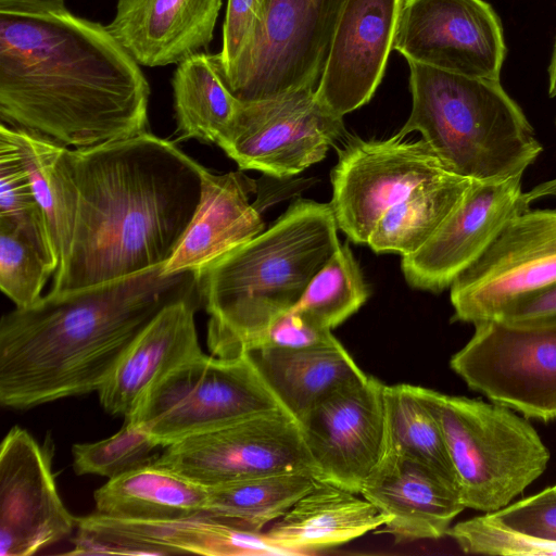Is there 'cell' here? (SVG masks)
I'll list each match as a JSON object with an SVG mask.
<instances>
[{
	"instance_id": "obj_23",
	"label": "cell",
	"mask_w": 556,
	"mask_h": 556,
	"mask_svg": "<svg viewBox=\"0 0 556 556\" xmlns=\"http://www.w3.org/2000/svg\"><path fill=\"white\" fill-rule=\"evenodd\" d=\"M257 182L241 170L216 175L205 167L199 205L164 274L199 271L265 230L251 194Z\"/></svg>"
},
{
	"instance_id": "obj_30",
	"label": "cell",
	"mask_w": 556,
	"mask_h": 556,
	"mask_svg": "<svg viewBox=\"0 0 556 556\" xmlns=\"http://www.w3.org/2000/svg\"><path fill=\"white\" fill-rule=\"evenodd\" d=\"M473 179L446 172L417 186L375 226L367 244L376 253L418 251L459 203Z\"/></svg>"
},
{
	"instance_id": "obj_27",
	"label": "cell",
	"mask_w": 556,
	"mask_h": 556,
	"mask_svg": "<svg viewBox=\"0 0 556 556\" xmlns=\"http://www.w3.org/2000/svg\"><path fill=\"white\" fill-rule=\"evenodd\" d=\"M93 497L97 513L104 516L172 520L205 514L208 490L152 463L109 479Z\"/></svg>"
},
{
	"instance_id": "obj_13",
	"label": "cell",
	"mask_w": 556,
	"mask_h": 556,
	"mask_svg": "<svg viewBox=\"0 0 556 556\" xmlns=\"http://www.w3.org/2000/svg\"><path fill=\"white\" fill-rule=\"evenodd\" d=\"M343 117L323 104L314 89L245 102L217 142L240 169L282 179L320 162L344 134Z\"/></svg>"
},
{
	"instance_id": "obj_35",
	"label": "cell",
	"mask_w": 556,
	"mask_h": 556,
	"mask_svg": "<svg viewBox=\"0 0 556 556\" xmlns=\"http://www.w3.org/2000/svg\"><path fill=\"white\" fill-rule=\"evenodd\" d=\"M163 446L140 425L125 419L113 435L91 443L72 446L76 475L116 478L156 460Z\"/></svg>"
},
{
	"instance_id": "obj_8",
	"label": "cell",
	"mask_w": 556,
	"mask_h": 556,
	"mask_svg": "<svg viewBox=\"0 0 556 556\" xmlns=\"http://www.w3.org/2000/svg\"><path fill=\"white\" fill-rule=\"evenodd\" d=\"M345 0H268L250 47L225 74L243 102L316 90Z\"/></svg>"
},
{
	"instance_id": "obj_43",
	"label": "cell",
	"mask_w": 556,
	"mask_h": 556,
	"mask_svg": "<svg viewBox=\"0 0 556 556\" xmlns=\"http://www.w3.org/2000/svg\"><path fill=\"white\" fill-rule=\"evenodd\" d=\"M555 124H556V119H555Z\"/></svg>"
},
{
	"instance_id": "obj_34",
	"label": "cell",
	"mask_w": 556,
	"mask_h": 556,
	"mask_svg": "<svg viewBox=\"0 0 556 556\" xmlns=\"http://www.w3.org/2000/svg\"><path fill=\"white\" fill-rule=\"evenodd\" d=\"M0 224L23 233L59 267L43 214L34 194L28 174L10 138L0 131Z\"/></svg>"
},
{
	"instance_id": "obj_26",
	"label": "cell",
	"mask_w": 556,
	"mask_h": 556,
	"mask_svg": "<svg viewBox=\"0 0 556 556\" xmlns=\"http://www.w3.org/2000/svg\"><path fill=\"white\" fill-rule=\"evenodd\" d=\"M446 535L467 554L556 555V484L496 511L458 522Z\"/></svg>"
},
{
	"instance_id": "obj_40",
	"label": "cell",
	"mask_w": 556,
	"mask_h": 556,
	"mask_svg": "<svg viewBox=\"0 0 556 556\" xmlns=\"http://www.w3.org/2000/svg\"><path fill=\"white\" fill-rule=\"evenodd\" d=\"M66 12L64 0H0L2 14L42 16Z\"/></svg>"
},
{
	"instance_id": "obj_20",
	"label": "cell",
	"mask_w": 556,
	"mask_h": 556,
	"mask_svg": "<svg viewBox=\"0 0 556 556\" xmlns=\"http://www.w3.org/2000/svg\"><path fill=\"white\" fill-rule=\"evenodd\" d=\"M359 495L387 517L383 532L396 542L437 540L465 509L455 486L427 465L384 452Z\"/></svg>"
},
{
	"instance_id": "obj_32",
	"label": "cell",
	"mask_w": 556,
	"mask_h": 556,
	"mask_svg": "<svg viewBox=\"0 0 556 556\" xmlns=\"http://www.w3.org/2000/svg\"><path fill=\"white\" fill-rule=\"evenodd\" d=\"M384 452L416 459L452 483L454 471L440 427L416 386L384 387Z\"/></svg>"
},
{
	"instance_id": "obj_33",
	"label": "cell",
	"mask_w": 556,
	"mask_h": 556,
	"mask_svg": "<svg viewBox=\"0 0 556 556\" xmlns=\"http://www.w3.org/2000/svg\"><path fill=\"white\" fill-rule=\"evenodd\" d=\"M369 291L349 242L340 244L291 309L311 324L332 329L357 312Z\"/></svg>"
},
{
	"instance_id": "obj_10",
	"label": "cell",
	"mask_w": 556,
	"mask_h": 556,
	"mask_svg": "<svg viewBox=\"0 0 556 556\" xmlns=\"http://www.w3.org/2000/svg\"><path fill=\"white\" fill-rule=\"evenodd\" d=\"M154 463L204 486L298 471L317 480L300 424L282 407L181 439Z\"/></svg>"
},
{
	"instance_id": "obj_31",
	"label": "cell",
	"mask_w": 556,
	"mask_h": 556,
	"mask_svg": "<svg viewBox=\"0 0 556 556\" xmlns=\"http://www.w3.org/2000/svg\"><path fill=\"white\" fill-rule=\"evenodd\" d=\"M317 482L308 472L262 476L207 486L205 514L238 529L262 532Z\"/></svg>"
},
{
	"instance_id": "obj_24",
	"label": "cell",
	"mask_w": 556,
	"mask_h": 556,
	"mask_svg": "<svg viewBox=\"0 0 556 556\" xmlns=\"http://www.w3.org/2000/svg\"><path fill=\"white\" fill-rule=\"evenodd\" d=\"M359 494L318 481L266 532L296 556L314 555L383 526L387 517Z\"/></svg>"
},
{
	"instance_id": "obj_41",
	"label": "cell",
	"mask_w": 556,
	"mask_h": 556,
	"mask_svg": "<svg viewBox=\"0 0 556 556\" xmlns=\"http://www.w3.org/2000/svg\"><path fill=\"white\" fill-rule=\"evenodd\" d=\"M529 195L532 200L546 197H556V178L544 181L530 190Z\"/></svg>"
},
{
	"instance_id": "obj_1",
	"label": "cell",
	"mask_w": 556,
	"mask_h": 556,
	"mask_svg": "<svg viewBox=\"0 0 556 556\" xmlns=\"http://www.w3.org/2000/svg\"><path fill=\"white\" fill-rule=\"evenodd\" d=\"M149 83L105 26L0 13L2 124L86 149L147 131Z\"/></svg>"
},
{
	"instance_id": "obj_21",
	"label": "cell",
	"mask_w": 556,
	"mask_h": 556,
	"mask_svg": "<svg viewBox=\"0 0 556 556\" xmlns=\"http://www.w3.org/2000/svg\"><path fill=\"white\" fill-rule=\"evenodd\" d=\"M201 306L199 294L167 305L153 318L98 391L105 412L125 419L162 378L203 353L194 323Z\"/></svg>"
},
{
	"instance_id": "obj_15",
	"label": "cell",
	"mask_w": 556,
	"mask_h": 556,
	"mask_svg": "<svg viewBox=\"0 0 556 556\" xmlns=\"http://www.w3.org/2000/svg\"><path fill=\"white\" fill-rule=\"evenodd\" d=\"M384 387L367 375L323 399L299 421L318 481L359 494L384 454Z\"/></svg>"
},
{
	"instance_id": "obj_2",
	"label": "cell",
	"mask_w": 556,
	"mask_h": 556,
	"mask_svg": "<svg viewBox=\"0 0 556 556\" xmlns=\"http://www.w3.org/2000/svg\"><path fill=\"white\" fill-rule=\"evenodd\" d=\"M68 153L78 207L71 248L50 292L165 265L197 211L204 167L148 131Z\"/></svg>"
},
{
	"instance_id": "obj_19",
	"label": "cell",
	"mask_w": 556,
	"mask_h": 556,
	"mask_svg": "<svg viewBox=\"0 0 556 556\" xmlns=\"http://www.w3.org/2000/svg\"><path fill=\"white\" fill-rule=\"evenodd\" d=\"M405 0H345L315 90L320 104L343 117L370 101L393 50Z\"/></svg>"
},
{
	"instance_id": "obj_17",
	"label": "cell",
	"mask_w": 556,
	"mask_h": 556,
	"mask_svg": "<svg viewBox=\"0 0 556 556\" xmlns=\"http://www.w3.org/2000/svg\"><path fill=\"white\" fill-rule=\"evenodd\" d=\"M76 517L64 506L47 451L13 427L0 446V556H29L70 535Z\"/></svg>"
},
{
	"instance_id": "obj_3",
	"label": "cell",
	"mask_w": 556,
	"mask_h": 556,
	"mask_svg": "<svg viewBox=\"0 0 556 556\" xmlns=\"http://www.w3.org/2000/svg\"><path fill=\"white\" fill-rule=\"evenodd\" d=\"M157 266L60 293L49 292L0 321V402L27 409L99 391L167 305L199 295L197 273Z\"/></svg>"
},
{
	"instance_id": "obj_7",
	"label": "cell",
	"mask_w": 556,
	"mask_h": 556,
	"mask_svg": "<svg viewBox=\"0 0 556 556\" xmlns=\"http://www.w3.org/2000/svg\"><path fill=\"white\" fill-rule=\"evenodd\" d=\"M279 407L248 354L202 353L162 378L125 419L165 447Z\"/></svg>"
},
{
	"instance_id": "obj_16",
	"label": "cell",
	"mask_w": 556,
	"mask_h": 556,
	"mask_svg": "<svg viewBox=\"0 0 556 556\" xmlns=\"http://www.w3.org/2000/svg\"><path fill=\"white\" fill-rule=\"evenodd\" d=\"M67 555L296 556L267 533L238 529L206 514L135 520L98 513L76 518Z\"/></svg>"
},
{
	"instance_id": "obj_28",
	"label": "cell",
	"mask_w": 556,
	"mask_h": 556,
	"mask_svg": "<svg viewBox=\"0 0 556 556\" xmlns=\"http://www.w3.org/2000/svg\"><path fill=\"white\" fill-rule=\"evenodd\" d=\"M14 143L43 214L59 266L66 258L74 233L78 187L66 148L40 134L1 124Z\"/></svg>"
},
{
	"instance_id": "obj_42",
	"label": "cell",
	"mask_w": 556,
	"mask_h": 556,
	"mask_svg": "<svg viewBox=\"0 0 556 556\" xmlns=\"http://www.w3.org/2000/svg\"><path fill=\"white\" fill-rule=\"evenodd\" d=\"M548 96L556 97V39L548 66Z\"/></svg>"
},
{
	"instance_id": "obj_38",
	"label": "cell",
	"mask_w": 556,
	"mask_h": 556,
	"mask_svg": "<svg viewBox=\"0 0 556 556\" xmlns=\"http://www.w3.org/2000/svg\"><path fill=\"white\" fill-rule=\"evenodd\" d=\"M336 341L330 329L317 327L290 311L273 324L258 348L305 349Z\"/></svg>"
},
{
	"instance_id": "obj_36",
	"label": "cell",
	"mask_w": 556,
	"mask_h": 556,
	"mask_svg": "<svg viewBox=\"0 0 556 556\" xmlns=\"http://www.w3.org/2000/svg\"><path fill=\"white\" fill-rule=\"evenodd\" d=\"M54 273L55 268L31 241L14 228L0 224V288L16 307L37 302Z\"/></svg>"
},
{
	"instance_id": "obj_25",
	"label": "cell",
	"mask_w": 556,
	"mask_h": 556,
	"mask_svg": "<svg viewBox=\"0 0 556 556\" xmlns=\"http://www.w3.org/2000/svg\"><path fill=\"white\" fill-rule=\"evenodd\" d=\"M245 354L298 422L323 399L367 376L338 340L305 349L262 346Z\"/></svg>"
},
{
	"instance_id": "obj_11",
	"label": "cell",
	"mask_w": 556,
	"mask_h": 556,
	"mask_svg": "<svg viewBox=\"0 0 556 556\" xmlns=\"http://www.w3.org/2000/svg\"><path fill=\"white\" fill-rule=\"evenodd\" d=\"M556 282V210L511 218L451 285L453 321L502 319L519 301Z\"/></svg>"
},
{
	"instance_id": "obj_18",
	"label": "cell",
	"mask_w": 556,
	"mask_h": 556,
	"mask_svg": "<svg viewBox=\"0 0 556 556\" xmlns=\"http://www.w3.org/2000/svg\"><path fill=\"white\" fill-rule=\"evenodd\" d=\"M522 175L504 180H473L431 238L403 256L402 271L416 289L441 292L476 262L505 225L527 211Z\"/></svg>"
},
{
	"instance_id": "obj_5",
	"label": "cell",
	"mask_w": 556,
	"mask_h": 556,
	"mask_svg": "<svg viewBox=\"0 0 556 556\" xmlns=\"http://www.w3.org/2000/svg\"><path fill=\"white\" fill-rule=\"evenodd\" d=\"M412 110L396 134L418 131L445 167L480 181L523 175L543 147L500 79L408 61Z\"/></svg>"
},
{
	"instance_id": "obj_12",
	"label": "cell",
	"mask_w": 556,
	"mask_h": 556,
	"mask_svg": "<svg viewBox=\"0 0 556 556\" xmlns=\"http://www.w3.org/2000/svg\"><path fill=\"white\" fill-rule=\"evenodd\" d=\"M450 172L421 139L351 140L338 150L330 205L338 229L367 243L380 218L417 186Z\"/></svg>"
},
{
	"instance_id": "obj_39",
	"label": "cell",
	"mask_w": 556,
	"mask_h": 556,
	"mask_svg": "<svg viewBox=\"0 0 556 556\" xmlns=\"http://www.w3.org/2000/svg\"><path fill=\"white\" fill-rule=\"evenodd\" d=\"M502 319L517 324L556 319V282L516 303Z\"/></svg>"
},
{
	"instance_id": "obj_29",
	"label": "cell",
	"mask_w": 556,
	"mask_h": 556,
	"mask_svg": "<svg viewBox=\"0 0 556 556\" xmlns=\"http://www.w3.org/2000/svg\"><path fill=\"white\" fill-rule=\"evenodd\" d=\"M172 87L177 130L185 139L217 144L245 103L230 91L219 52H197L182 60Z\"/></svg>"
},
{
	"instance_id": "obj_6",
	"label": "cell",
	"mask_w": 556,
	"mask_h": 556,
	"mask_svg": "<svg viewBox=\"0 0 556 556\" xmlns=\"http://www.w3.org/2000/svg\"><path fill=\"white\" fill-rule=\"evenodd\" d=\"M416 390L440 427L465 508L496 511L545 471L549 451L526 417L494 402Z\"/></svg>"
},
{
	"instance_id": "obj_4",
	"label": "cell",
	"mask_w": 556,
	"mask_h": 556,
	"mask_svg": "<svg viewBox=\"0 0 556 556\" xmlns=\"http://www.w3.org/2000/svg\"><path fill=\"white\" fill-rule=\"evenodd\" d=\"M337 232L330 203L298 199L268 229L197 271L212 354L258 348L337 251Z\"/></svg>"
},
{
	"instance_id": "obj_9",
	"label": "cell",
	"mask_w": 556,
	"mask_h": 556,
	"mask_svg": "<svg viewBox=\"0 0 556 556\" xmlns=\"http://www.w3.org/2000/svg\"><path fill=\"white\" fill-rule=\"evenodd\" d=\"M450 366L473 391L547 422L556 419V319L480 321Z\"/></svg>"
},
{
	"instance_id": "obj_22",
	"label": "cell",
	"mask_w": 556,
	"mask_h": 556,
	"mask_svg": "<svg viewBox=\"0 0 556 556\" xmlns=\"http://www.w3.org/2000/svg\"><path fill=\"white\" fill-rule=\"evenodd\" d=\"M223 0H118L105 26L138 64H178L206 48Z\"/></svg>"
},
{
	"instance_id": "obj_37",
	"label": "cell",
	"mask_w": 556,
	"mask_h": 556,
	"mask_svg": "<svg viewBox=\"0 0 556 556\" xmlns=\"http://www.w3.org/2000/svg\"><path fill=\"white\" fill-rule=\"evenodd\" d=\"M268 0H228L219 52L227 73L250 47L262 23Z\"/></svg>"
},
{
	"instance_id": "obj_14",
	"label": "cell",
	"mask_w": 556,
	"mask_h": 556,
	"mask_svg": "<svg viewBox=\"0 0 556 556\" xmlns=\"http://www.w3.org/2000/svg\"><path fill=\"white\" fill-rule=\"evenodd\" d=\"M393 50L406 61L500 79L506 56L501 21L484 0H405Z\"/></svg>"
}]
</instances>
